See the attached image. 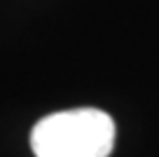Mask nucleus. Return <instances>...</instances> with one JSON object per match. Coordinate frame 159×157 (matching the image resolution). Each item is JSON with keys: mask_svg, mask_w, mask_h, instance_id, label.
<instances>
[{"mask_svg": "<svg viewBox=\"0 0 159 157\" xmlns=\"http://www.w3.org/2000/svg\"><path fill=\"white\" fill-rule=\"evenodd\" d=\"M35 157H108L115 122L98 108H73L42 117L30 131Z\"/></svg>", "mask_w": 159, "mask_h": 157, "instance_id": "1", "label": "nucleus"}]
</instances>
